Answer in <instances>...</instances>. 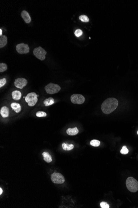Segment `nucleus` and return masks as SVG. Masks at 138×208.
<instances>
[{
    "mask_svg": "<svg viewBox=\"0 0 138 208\" xmlns=\"http://www.w3.org/2000/svg\"><path fill=\"white\" fill-rule=\"evenodd\" d=\"M118 106V101L114 98H108L104 100L101 105L102 112L105 114H109L115 110Z\"/></svg>",
    "mask_w": 138,
    "mask_h": 208,
    "instance_id": "obj_1",
    "label": "nucleus"
},
{
    "mask_svg": "<svg viewBox=\"0 0 138 208\" xmlns=\"http://www.w3.org/2000/svg\"><path fill=\"white\" fill-rule=\"evenodd\" d=\"M126 186L127 189L132 192H136L138 191V182L132 177H129L126 180Z\"/></svg>",
    "mask_w": 138,
    "mask_h": 208,
    "instance_id": "obj_2",
    "label": "nucleus"
},
{
    "mask_svg": "<svg viewBox=\"0 0 138 208\" xmlns=\"http://www.w3.org/2000/svg\"><path fill=\"white\" fill-rule=\"evenodd\" d=\"M45 90L48 94H54L58 93L61 88L58 84L50 83L45 86Z\"/></svg>",
    "mask_w": 138,
    "mask_h": 208,
    "instance_id": "obj_3",
    "label": "nucleus"
},
{
    "mask_svg": "<svg viewBox=\"0 0 138 208\" xmlns=\"http://www.w3.org/2000/svg\"><path fill=\"white\" fill-rule=\"evenodd\" d=\"M38 96L34 92H31L27 95L25 100L29 106H33L35 105L38 101Z\"/></svg>",
    "mask_w": 138,
    "mask_h": 208,
    "instance_id": "obj_4",
    "label": "nucleus"
},
{
    "mask_svg": "<svg viewBox=\"0 0 138 208\" xmlns=\"http://www.w3.org/2000/svg\"><path fill=\"white\" fill-rule=\"evenodd\" d=\"M33 54L37 58L43 61L46 58V55L47 54V52L41 46H39L35 48L34 50Z\"/></svg>",
    "mask_w": 138,
    "mask_h": 208,
    "instance_id": "obj_5",
    "label": "nucleus"
},
{
    "mask_svg": "<svg viewBox=\"0 0 138 208\" xmlns=\"http://www.w3.org/2000/svg\"><path fill=\"white\" fill-rule=\"evenodd\" d=\"M51 180L55 184H63L65 182V179L60 173L54 172L51 176Z\"/></svg>",
    "mask_w": 138,
    "mask_h": 208,
    "instance_id": "obj_6",
    "label": "nucleus"
},
{
    "mask_svg": "<svg viewBox=\"0 0 138 208\" xmlns=\"http://www.w3.org/2000/svg\"><path fill=\"white\" fill-rule=\"evenodd\" d=\"M71 101L74 104H81L85 102V98L81 94H73L71 96Z\"/></svg>",
    "mask_w": 138,
    "mask_h": 208,
    "instance_id": "obj_7",
    "label": "nucleus"
},
{
    "mask_svg": "<svg viewBox=\"0 0 138 208\" xmlns=\"http://www.w3.org/2000/svg\"><path fill=\"white\" fill-rule=\"evenodd\" d=\"M16 49L17 52L20 54H27L29 52V46L27 44H19L16 46Z\"/></svg>",
    "mask_w": 138,
    "mask_h": 208,
    "instance_id": "obj_8",
    "label": "nucleus"
},
{
    "mask_svg": "<svg viewBox=\"0 0 138 208\" xmlns=\"http://www.w3.org/2000/svg\"><path fill=\"white\" fill-rule=\"evenodd\" d=\"M27 84V81L25 78H19L15 80L14 85L15 87L20 89L22 88L25 86Z\"/></svg>",
    "mask_w": 138,
    "mask_h": 208,
    "instance_id": "obj_9",
    "label": "nucleus"
},
{
    "mask_svg": "<svg viewBox=\"0 0 138 208\" xmlns=\"http://www.w3.org/2000/svg\"><path fill=\"white\" fill-rule=\"evenodd\" d=\"M21 16L26 23H29L31 21V18L28 12L26 10H23L21 12Z\"/></svg>",
    "mask_w": 138,
    "mask_h": 208,
    "instance_id": "obj_10",
    "label": "nucleus"
},
{
    "mask_svg": "<svg viewBox=\"0 0 138 208\" xmlns=\"http://www.w3.org/2000/svg\"><path fill=\"white\" fill-rule=\"evenodd\" d=\"M0 113L2 118H5L8 117L9 116V110L7 107L3 106L1 108Z\"/></svg>",
    "mask_w": 138,
    "mask_h": 208,
    "instance_id": "obj_11",
    "label": "nucleus"
},
{
    "mask_svg": "<svg viewBox=\"0 0 138 208\" xmlns=\"http://www.w3.org/2000/svg\"><path fill=\"white\" fill-rule=\"evenodd\" d=\"M79 130L76 127L74 128H69L67 130L66 132L67 134L69 136H75L79 133Z\"/></svg>",
    "mask_w": 138,
    "mask_h": 208,
    "instance_id": "obj_12",
    "label": "nucleus"
},
{
    "mask_svg": "<svg viewBox=\"0 0 138 208\" xmlns=\"http://www.w3.org/2000/svg\"><path fill=\"white\" fill-rule=\"evenodd\" d=\"M11 107L16 113H18L21 110V106L20 105L17 103H12L11 104Z\"/></svg>",
    "mask_w": 138,
    "mask_h": 208,
    "instance_id": "obj_13",
    "label": "nucleus"
},
{
    "mask_svg": "<svg viewBox=\"0 0 138 208\" xmlns=\"http://www.w3.org/2000/svg\"><path fill=\"white\" fill-rule=\"evenodd\" d=\"M7 37L5 35L0 36V48H3L7 44Z\"/></svg>",
    "mask_w": 138,
    "mask_h": 208,
    "instance_id": "obj_14",
    "label": "nucleus"
},
{
    "mask_svg": "<svg viewBox=\"0 0 138 208\" xmlns=\"http://www.w3.org/2000/svg\"><path fill=\"white\" fill-rule=\"evenodd\" d=\"M12 98L15 100H19L22 96V94L19 91H14L12 93Z\"/></svg>",
    "mask_w": 138,
    "mask_h": 208,
    "instance_id": "obj_15",
    "label": "nucleus"
},
{
    "mask_svg": "<svg viewBox=\"0 0 138 208\" xmlns=\"http://www.w3.org/2000/svg\"><path fill=\"white\" fill-rule=\"evenodd\" d=\"M42 156L44 157V160L46 162L50 163L52 162V159L51 156L49 154V152H44L42 153Z\"/></svg>",
    "mask_w": 138,
    "mask_h": 208,
    "instance_id": "obj_16",
    "label": "nucleus"
},
{
    "mask_svg": "<svg viewBox=\"0 0 138 208\" xmlns=\"http://www.w3.org/2000/svg\"><path fill=\"white\" fill-rule=\"evenodd\" d=\"M62 148L64 150L66 151L71 150L74 148V145L73 144H68L67 143H63L62 145Z\"/></svg>",
    "mask_w": 138,
    "mask_h": 208,
    "instance_id": "obj_17",
    "label": "nucleus"
},
{
    "mask_svg": "<svg viewBox=\"0 0 138 208\" xmlns=\"http://www.w3.org/2000/svg\"><path fill=\"white\" fill-rule=\"evenodd\" d=\"M55 102L54 99L52 97L48 98L44 100V104L46 106H49L53 105L54 104Z\"/></svg>",
    "mask_w": 138,
    "mask_h": 208,
    "instance_id": "obj_18",
    "label": "nucleus"
},
{
    "mask_svg": "<svg viewBox=\"0 0 138 208\" xmlns=\"http://www.w3.org/2000/svg\"><path fill=\"white\" fill-rule=\"evenodd\" d=\"M100 141L96 140H93L91 141L90 142V144L91 146L93 147H98L100 145Z\"/></svg>",
    "mask_w": 138,
    "mask_h": 208,
    "instance_id": "obj_19",
    "label": "nucleus"
},
{
    "mask_svg": "<svg viewBox=\"0 0 138 208\" xmlns=\"http://www.w3.org/2000/svg\"><path fill=\"white\" fill-rule=\"evenodd\" d=\"M79 19L83 22H88L89 21L88 18L86 15H81L79 17Z\"/></svg>",
    "mask_w": 138,
    "mask_h": 208,
    "instance_id": "obj_20",
    "label": "nucleus"
},
{
    "mask_svg": "<svg viewBox=\"0 0 138 208\" xmlns=\"http://www.w3.org/2000/svg\"><path fill=\"white\" fill-rule=\"evenodd\" d=\"M7 70V66L5 63H0V72H3Z\"/></svg>",
    "mask_w": 138,
    "mask_h": 208,
    "instance_id": "obj_21",
    "label": "nucleus"
},
{
    "mask_svg": "<svg viewBox=\"0 0 138 208\" xmlns=\"http://www.w3.org/2000/svg\"><path fill=\"white\" fill-rule=\"evenodd\" d=\"M36 116L38 117H46L47 114L44 112L42 111H39L36 113Z\"/></svg>",
    "mask_w": 138,
    "mask_h": 208,
    "instance_id": "obj_22",
    "label": "nucleus"
},
{
    "mask_svg": "<svg viewBox=\"0 0 138 208\" xmlns=\"http://www.w3.org/2000/svg\"><path fill=\"white\" fill-rule=\"evenodd\" d=\"M129 152V150L127 148L126 146H124L122 147V149H121L120 151V153L122 154H128Z\"/></svg>",
    "mask_w": 138,
    "mask_h": 208,
    "instance_id": "obj_23",
    "label": "nucleus"
},
{
    "mask_svg": "<svg viewBox=\"0 0 138 208\" xmlns=\"http://www.w3.org/2000/svg\"><path fill=\"white\" fill-rule=\"evenodd\" d=\"M83 32L81 30L78 29L75 30L74 32V34L75 36L77 37H80V36H81Z\"/></svg>",
    "mask_w": 138,
    "mask_h": 208,
    "instance_id": "obj_24",
    "label": "nucleus"
},
{
    "mask_svg": "<svg viewBox=\"0 0 138 208\" xmlns=\"http://www.w3.org/2000/svg\"><path fill=\"white\" fill-rule=\"evenodd\" d=\"M100 206H101V208H109L110 207L109 205L106 202H101L100 204Z\"/></svg>",
    "mask_w": 138,
    "mask_h": 208,
    "instance_id": "obj_25",
    "label": "nucleus"
},
{
    "mask_svg": "<svg viewBox=\"0 0 138 208\" xmlns=\"http://www.w3.org/2000/svg\"><path fill=\"white\" fill-rule=\"evenodd\" d=\"M6 83V78H4L0 79V88H1L3 86H4Z\"/></svg>",
    "mask_w": 138,
    "mask_h": 208,
    "instance_id": "obj_26",
    "label": "nucleus"
},
{
    "mask_svg": "<svg viewBox=\"0 0 138 208\" xmlns=\"http://www.w3.org/2000/svg\"><path fill=\"white\" fill-rule=\"evenodd\" d=\"M2 192H3V191H2V189L1 188H0V194L1 195L2 194Z\"/></svg>",
    "mask_w": 138,
    "mask_h": 208,
    "instance_id": "obj_27",
    "label": "nucleus"
},
{
    "mask_svg": "<svg viewBox=\"0 0 138 208\" xmlns=\"http://www.w3.org/2000/svg\"><path fill=\"white\" fill-rule=\"evenodd\" d=\"M2 36V30L1 29H0V36Z\"/></svg>",
    "mask_w": 138,
    "mask_h": 208,
    "instance_id": "obj_28",
    "label": "nucleus"
},
{
    "mask_svg": "<svg viewBox=\"0 0 138 208\" xmlns=\"http://www.w3.org/2000/svg\"><path fill=\"white\" fill-rule=\"evenodd\" d=\"M137 134L138 135V130L137 131Z\"/></svg>",
    "mask_w": 138,
    "mask_h": 208,
    "instance_id": "obj_29",
    "label": "nucleus"
}]
</instances>
